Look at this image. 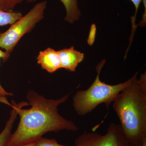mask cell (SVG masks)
Wrapping results in <instances>:
<instances>
[{"label":"cell","instance_id":"obj_1","mask_svg":"<svg viewBox=\"0 0 146 146\" xmlns=\"http://www.w3.org/2000/svg\"><path fill=\"white\" fill-rule=\"evenodd\" d=\"M70 94L57 100L48 99L30 90L27 94L29 102H21L18 114L20 121L6 146H21L35 142L48 132L67 130L76 131L78 128L72 121L60 116L58 107L68 100Z\"/></svg>","mask_w":146,"mask_h":146},{"label":"cell","instance_id":"obj_2","mask_svg":"<svg viewBox=\"0 0 146 146\" xmlns=\"http://www.w3.org/2000/svg\"><path fill=\"white\" fill-rule=\"evenodd\" d=\"M138 73L113 102L123 133L132 146H141L146 141V72L139 79Z\"/></svg>","mask_w":146,"mask_h":146},{"label":"cell","instance_id":"obj_3","mask_svg":"<svg viewBox=\"0 0 146 146\" xmlns=\"http://www.w3.org/2000/svg\"><path fill=\"white\" fill-rule=\"evenodd\" d=\"M106 62L104 59L97 65V76L91 86L86 90L77 91L73 97V107L79 116L87 115L103 103L108 110L118 94L132 81L133 76L127 81L115 85L107 84L101 81L100 74Z\"/></svg>","mask_w":146,"mask_h":146},{"label":"cell","instance_id":"obj_4","mask_svg":"<svg viewBox=\"0 0 146 146\" xmlns=\"http://www.w3.org/2000/svg\"><path fill=\"white\" fill-rule=\"evenodd\" d=\"M47 4L46 1L37 3L7 30L0 33V48L5 50L9 56L21 38L30 33L36 24L43 19Z\"/></svg>","mask_w":146,"mask_h":146},{"label":"cell","instance_id":"obj_5","mask_svg":"<svg viewBox=\"0 0 146 146\" xmlns=\"http://www.w3.org/2000/svg\"><path fill=\"white\" fill-rule=\"evenodd\" d=\"M78 146H132L126 139L120 124L111 122L104 135L85 131L76 138Z\"/></svg>","mask_w":146,"mask_h":146},{"label":"cell","instance_id":"obj_6","mask_svg":"<svg viewBox=\"0 0 146 146\" xmlns=\"http://www.w3.org/2000/svg\"><path fill=\"white\" fill-rule=\"evenodd\" d=\"M37 60L42 69L49 73L54 72L61 68L59 52L52 48H48L44 50L39 52Z\"/></svg>","mask_w":146,"mask_h":146},{"label":"cell","instance_id":"obj_7","mask_svg":"<svg viewBox=\"0 0 146 146\" xmlns=\"http://www.w3.org/2000/svg\"><path fill=\"white\" fill-rule=\"evenodd\" d=\"M61 60V68L75 72L76 68L84 58V54L76 50L74 46L58 51Z\"/></svg>","mask_w":146,"mask_h":146},{"label":"cell","instance_id":"obj_8","mask_svg":"<svg viewBox=\"0 0 146 146\" xmlns=\"http://www.w3.org/2000/svg\"><path fill=\"white\" fill-rule=\"evenodd\" d=\"M11 106L12 109L11 112L10 117L7 122L5 127L0 133V146H6L11 134V131L18 114V108L21 102L16 104L13 100L11 102Z\"/></svg>","mask_w":146,"mask_h":146},{"label":"cell","instance_id":"obj_9","mask_svg":"<svg viewBox=\"0 0 146 146\" xmlns=\"http://www.w3.org/2000/svg\"><path fill=\"white\" fill-rule=\"evenodd\" d=\"M65 7L66 14L65 21L72 24L79 19L81 11L78 6V0H60Z\"/></svg>","mask_w":146,"mask_h":146},{"label":"cell","instance_id":"obj_10","mask_svg":"<svg viewBox=\"0 0 146 146\" xmlns=\"http://www.w3.org/2000/svg\"><path fill=\"white\" fill-rule=\"evenodd\" d=\"M23 16L20 11H5L0 9V27L11 25Z\"/></svg>","mask_w":146,"mask_h":146},{"label":"cell","instance_id":"obj_11","mask_svg":"<svg viewBox=\"0 0 146 146\" xmlns=\"http://www.w3.org/2000/svg\"><path fill=\"white\" fill-rule=\"evenodd\" d=\"M35 146H69L58 143L54 139H48L42 137L35 142ZM74 146H78L75 145Z\"/></svg>","mask_w":146,"mask_h":146},{"label":"cell","instance_id":"obj_12","mask_svg":"<svg viewBox=\"0 0 146 146\" xmlns=\"http://www.w3.org/2000/svg\"><path fill=\"white\" fill-rule=\"evenodd\" d=\"M131 2L133 3L134 5L135 8V14L134 16L131 17V24H132V31H131V36H134V33L136 31V28L138 27L137 25H136V16H137V12H138V9H139V6L141 3L142 2V0H130Z\"/></svg>","mask_w":146,"mask_h":146},{"label":"cell","instance_id":"obj_13","mask_svg":"<svg viewBox=\"0 0 146 146\" xmlns=\"http://www.w3.org/2000/svg\"><path fill=\"white\" fill-rule=\"evenodd\" d=\"M9 56H10L6 52H5V51H3L0 49V60H1V58H2L3 62H5L8 60ZM0 93H1L2 96L5 97H6V96H11L13 95V94H11V93L7 92L4 89L2 86H1V83H0Z\"/></svg>","mask_w":146,"mask_h":146},{"label":"cell","instance_id":"obj_14","mask_svg":"<svg viewBox=\"0 0 146 146\" xmlns=\"http://www.w3.org/2000/svg\"><path fill=\"white\" fill-rule=\"evenodd\" d=\"M96 25L94 24H92L90 29L89 36L87 39V42L90 46L93 45L95 42L96 34Z\"/></svg>","mask_w":146,"mask_h":146},{"label":"cell","instance_id":"obj_15","mask_svg":"<svg viewBox=\"0 0 146 146\" xmlns=\"http://www.w3.org/2000/svg\"><path fill=\"white\" fill-rule=\"evenodd\" d=\"M145 8V11L143 14V17L141 22L139 23V25L140 27L145 26L146 23V0H142Z\"/></svg>","mask_w":146,"mask_h":146},{"label":"cell","instance_id":"obj_16","mask_svg":"<svg viewBox=\"0 0 146 146\" xmlns=\"http://www.w3.org/2000/svg\"><path fill=\"white\" fill-rule=\"evenodd\" d=\"M0 102L3 103L5 104H7L11 106V104L9 102L6 97L3 96L1 95V93H0Z\"/></svg>","mask_w":146,"mask_h":146},{"label":"cell","instance_id":"obj_17","mask_svg":"<svg viewBox=\"0 0 146 146\" xmlns=\"http://www.w3.org/2000/svg\"><path fill=\"white\" fill-rule=\"evenodd\" d=\"M35 146V142H33V143H29L25 144V145H23L21 146Z\"/></svg>","mask_w":146,"mask_h":146},{"label":"cell","instance_id":"obj_18","mask_svg":"<svg viewBox=\"0 0 146 146\" xmlns=\"http://www.w3.org/2000/svg\"><path fill=\"white\" fill-rule=\"evenodd\" d=\"M4 0H0V9L2 7L3 3Z\"/></svg>","mask_w":146,"mask_h":146},{"label":"cell","instance_id":"obj_19","mask_svg":"<svg viewBox=\"0 0 146 146\" xmlns=\"http://www.w3.org/2000/svg\"><path fill=\"white\" fill-rule=\"evenodd\" d=\"M140 146H146V141H144L143 144Z\"/></svg>","mask_w":146,"mask_h":146}]
</instances>
